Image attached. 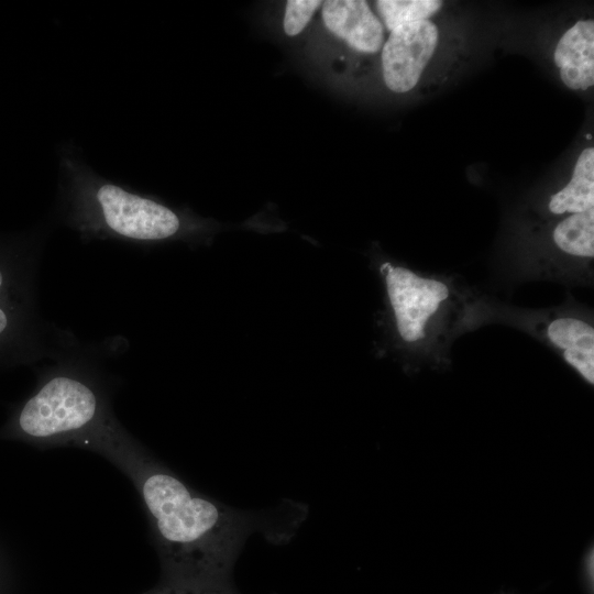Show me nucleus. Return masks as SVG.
Wrapping results in <instances>:
<instances>
[{
  "label": "nucleus",
  "instance_id": "9b49d317",
  "mask_svg": "<svg viewBox=\"0 0 594 594\" xmlns=\"http://www.w3.org/2000/svg\"><path fill=\"white\" fill-rule=\"evenodd\" d=\"M552 240L561 252L570 256L593 260L594 208L562 219L552 231Z\"/></svg>",
  "mask_w": 594,
  "mask_h": 594
},
{
  "label": "nucleus",
  "instance_id": "6e6552de",
  "mask_svg": "<svg viewBox=\"0 0 594 594\" xmlns=\"http://www.w3.org/2000/svg\"><path fill=\"white\" fill-rule=\"evenodd\" d=\"M554 63L563 84L573 90H585L594 84V22L578 21L558 42Z\"/></svg>",
  "mask_w": 594,
  "mask_h": 594
},
{
  "label": "nucleus",
  "instance_id": "4468645a",
  "mask_svg": "<svg viewBox=\"0 0 594 594\" xmlns=\"http://www.w3.org/2000/svg\"><path fill=\"white\" fill-rule=\"evenodd\" d=\"M144 594H238L231 582L213 585H184L162 581Z\"/></svg>",
  "mask_w": 594,
  "mask_h": 594
},
{
  "label": "nucleus",
  "instance_id": "423d86ee",
  "mask_svg": "<svg viewBox=\"0 0 594 594\" xmlns=\"http://www.w3.org/2000/svg\"><path fill=\"white\" fill-rule=\"evenodd\" d=\"M439 30L430 20L400 25L391 31L382 51L385 85L394 92L411 90L432 57Z\"/></svg>",
  "mask_w": 594,
  "mask_h": 594
},
{
  "label": "nucleus",
  "instance_id": "39448f33",
  "mask_svg": "<svg viewBox=\"0 0 594 594\" xmlns=\"http://www.w3.org/2000/svg\"><path fill=\"white\" fill-rule=\"evenodd\" d=\"M381 272L399 337L407 343H422L453 298L450 285L389 263Z\"/></svg>",
  "mask_w": 594,
  "mask_h": 594
},
{
  "label": "nucleus",
  "instance_id": "7ed1b4c3",
  "mask_svg": "<svg viewBox=\"0 0 594 594\" xmlns=\"http://www.w3.org/2000/svg\"><path fill=\"white\" fill-rule=\"evenodd\" d=\"M58 160L61 215L84 242L117 240L146 245L185 233L187 223L182 215L98 175L73 145H63Z\"/></svg>",
  "mask_w": 594,
  "mask_h": 594
},
{
  "label": "nucleus",
  "instance_id": "0eeeda50",
  "mask_svg": "<svg viewBox=\"0 0 594 594\" xmlns=\"http://www.w3.org/2000/svg\"><path fill=\"white\" fill-rule=\"evenodd\" d=\"M326 28L349 46L375 53L383 42V26L363 0H328L322 4Z\"/></svg>",
  "mask_w": 594,
  "mask_h": 594
},
{
  "label": "nucleus",
  "instance_id": "2eb2a0df",
  "mask_svg": "<svg viewBox=\"0 0 594 594\" xmlns=\"http://www.w3.org/2000/svg\"><path fill=\"white\" fill-rule=\"evenodd\" d=\"M581 580L586 594H593V550L583 558Z\"/></svg>",
  "mask_w": 594,
  "mask_h": 594
},
{
  "label": "nucleus",
  "instance_id": "ddd939ff",
  "mask_svg": "<svg viewBox=\"0 0 594 594\" xmlns=\"http://www.w3.org/2000/svg\"><path fill=\"white\" fill-rule=\"evenodd\" d=\"M320 4L322 2L317 0L287 1L284 16L285 33L290 36L299 34Z\"/></svg>",
  "mask_w": 594,
  "mask_h": 594
},
{
  "label": "nucleus",
  "instance_id": "dca6fc26",
  "mask_svg": "<svg viewBox=\"0 0 594 594\" xmlns=\"http://www.w3.org/2000/svg\"><path fill=\"white\" fill-rule=\"evenodd\" d=\"M497 594H516V593H509V592H499Z\"/></svg>",
  "mask_w": 594,
  "mask_h": 594
},
{
  "label": "nucleus",
  "instance_id": "f03ea898",
  "mask_svg": "<svg viewBox=\"0 0 594 594\" xmlns=\"http://www.w3.org/2000/svg\"><path fill=\"white\" fill-rule=\"evenodd\" d=\"M55 360L20 408L16 431L46 447L74 446L102 454L128 432L113 414L109 386L84 355L69 350Z\"/></svg>",
  "mask_w": 594,
  "mask_h": 594
},
{
  "label": "nucleus",
  "instance_id": "1a4fd4ad",
  "mask_svg": "<svg viewBox=\"0 0 594 594\" xmlns=\"http://www.w3.org/2000/svg\"><path fill=\"white\" fill-rule=\"evenodd\" d=\"M547 340L590 385L594 384V329L574 316H554L543 324Z\"/></svg>",
  "mask_w": 594,
  "mask_h": 594
},
{
  "label": "nucleus",
  "instance_id": "9d476101",
  "mask_svg": "<svg viewBox=\"0 0 594 594\" xmlns=\"http://www.w3.org/2000/svg\"><path fill=\"white\" fill-rule=\"evenodd\" d=\"M594 208V148L581 152L571 180L556 193L548 205L552 215L580 213Z\"/></svg>",
  "mask_w": 594,
  "mask_h": 594
},
{
  "label": "nucleus",
  "instance_id": "20e7f679",
  "mask_svg": "<svg viewBox=\"0 0 594 594\" xmlns=\"http://www.w3.org/2000/svg\"><path fill=\"white\" fill-rule=\"evenodd\" d=\"M35 255L0 256V361L32 363L56 359L70 348L42 323L34 295Z\"/></svg>",
  "mask_w": 594,
  "mask_h": 594
},
{
  "label": "nucleus",
  "instance_id": "f257e3e1",
  "mask_svg": "<svg viewBox=\"0 0 594 594\" xmlns=\"http://www.w3.org/2000/svg\"><path fill=\"white\" fill-rule=\"evenodd\" d=\"M107 459L132 481L141 497L161 560L162 581L229 583L246 539L270 528L261 515L234 509L188 486L132 436Z\"/></svg>",
  "mask_w": 594,
  "mask_h": 594
},
{
  "label": "nucleus",
  "instance_id": "f8f14e48",
  "mask_svg": "<svg viewBox=\"0 0 594 594\" xmlns=\"http://www.w3.org/2000/svg\"><path fill=\"white\" fill-rule=\"evenodd\" d=\"M442 7L439 0H380L376 8L386 28L394 29L424 20H429Z\"/></svg>",
  "mask_w": 594,
  "mask_h": 594
}]
</instances>
